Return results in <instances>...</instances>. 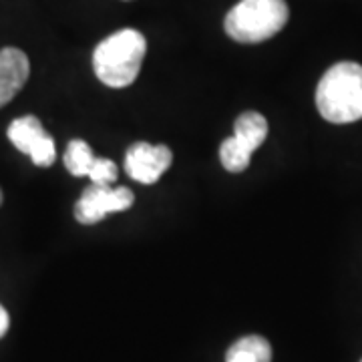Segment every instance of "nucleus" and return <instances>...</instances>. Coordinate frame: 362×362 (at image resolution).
I'll use <instances>...</instances> for the list:
<instances>
[{
	"label": "nucleus",
	"instance_id": "nucleus-1",
	"mask_svg": "<svg viewBox=\"0 0 362 362\" xmlns=\"http://www.w3.org/2000/svg\"><path fill=\"white\" fill-rule=\"evenodd\" d=\"M147 52V40L135 28L117 30L103 39L93 52V69L97 78L111 87L123 89L135 83Z\"/></svg>",
	"mask_w": 362,
	"mask_h": 362
},
{
	"label": "nucleus",
	"instance_id": "nucleus-2",
	"mask_svg": "<svg viewBox=\"0 0 362 362\" xmlns=\"http://www.w3.org/2000/svg\"><path fill=\"white\" fill-rule=\"evenodd\" d=\"M316 107L337 125L362 119V65L344 61L330 66L318 83Z\"/></svg>",
	"mask_w": 362,
	"mask_h": 362
},
{
	"label": "nucleus",
	"instance_id": "nucleus-3",
	"mask_svg": "<svg viewBox=\"0 0 362 362\" xmlns=\"http://www.w3.org/2000/svg\"><path fill=\"white\" fill-rule=\"evenodd\" d=\"M290 18L286 0H242L226 16V33L235 42L256 45L278 35Z\"/></svg>",
	"mask_w": 362,
	"mask_h": 362
},
{
	"label": "nucleus",
	"instance_id": "nucleus-4",
	"mask_svg": "<svg viewBox=\"0 0 362 362\" xmlns=\"http://www.w3.org/2000/svg\"><path fill=\"white\" fill-rule=\"evenodd\" d=\"M135 202V195L129 187H111L90 183L89 187L78 197L75 206V218L78 223L93 226L103 221L109 214L125 211Z\"/></svg>",
	"mask_w": 362,
	"mask_h": 362
},
{
	"label": "nucleus",
	"instance_id": "nucleus-5",
	"mask_svg": "<svg viewBox=\"0 0 362 362\" xmlns=\"http://www.w3.org/2000/svg\"><path fill=\"white\" fill-rule=\"evenodd\" d=\"M8 139L18 151L30 157L37 168H51L57 159L54 141L35 115L14 119L8 127Z\"/></svg>",
	"mask_w": 362,
	"mask_h": 362
},
{
	"label": "nucleus",
	"instance_id": "nucleus-6",
	"mask_svg": "<svg viewBox=\"0 0 362 362\" xmlns=\"http://www.w3.org/2000/svg\"><path fill=\"white\" fill-rule=\"evenodd\" d=\"M173 161L171 149L168 145H151V143H133L125 153V171L133 181L143 185H151L159 181Z\"/></svg>",
	"mask_w": 362,
	"mask_h": 362
},
{
	"label": "nucleus",
	"instance_id": "nucleus-7",
	"mask_svg": "<svg viewBox=\"0 0 362 362\" xmlns=\"http://www.w3.org/2000/svg\"><path fill=\"white\" fill-rule=\"evenodd\" d=\"M28 75L30 63L25 52L14 47L0 51V109L18 95L28 81Z\"/></svg>",
	"mask_w": 362,
	"mask_h": 362
},
{
	"label": "nucleus",
	"instance_id": "nucleus-8",
	"mask_svg": "<svg viewBox=\"0 0 362 362\" xmlns=\"http://www.w3.org/2000/svg\"><path fill=\"white\" fill-rule=\"evenodd\" d=\"M233 137L254 153L259 145L266 141V137H268V121H266V117L259 115L256 111L242 113L235 119Z\"/></svg>",
	"mask_w": 362,
	"mask_h": 362
},
{
	"label": "nucleus",
	"instance_id": "nucleus-9",
	"mask_svg": "<svg viewBox=\"0 0 362 362\" xmlns=\"http://www.w3.org/2000/svg\"><path fill=\"white\" fill-rule=\"evenodd\" d=\"M226 362H272L270 342L258 334L240 338L228 350Z\"/></svg>",
	"mask_w": 362,
	"mask_h": 362
},
{
	"label": "nucleus",
	"instance_id": "nucleus-10",
	"mask_svg": "<svg viewBox=\"0 0 362 362\" xmlns=\"http://www.w3.org/2000/svg\"><path fill=\"white\" fill-rule=\"evenodd\" d=\"M65 168L75 177H89V171L95 165V153L89 147V143L83 139H73L66 145L65 151Z\"/></svg>",
	"mask_w": 362,
	"mask_h": 362
},
{
	"label": "nucleus",
	"instance_id": "nucleus-11",
	"mask_svg": "<svg viewBox=\"0 0 362 362\" xmlns=\"http://www.w3.org/2000/svg\"><path fill=\"white\" fill-rule=\"evenodd\" d=\"M220 159L221 165L232 171V173H240L250 165V159H252V151L246 149L242 143L238 141L235 137H228L226 141L221 143L220 147Z\"/></svg>",
	"mask_w": 362,
	"mask_h": 362
},
{
	"label": "nucleus",
	"instance_id": "nucleus-12",
	"mask_svg": "<svg viewBox=\"0 0 362 362\" xmlns=\"http://www.w3.org/2000/svg\"><path fill=\"white\" fill-rule=\"evenodd\" d=\"M119 177V169H117L115 161L105 159V157H97L95 165L89 171V180L97 185H111L115 183Z\"/></svg>",
	"mask_w": 362,
	"mask_h": 362
},
{
	"label": "nucleus",
	"instance_id": "nucleus-13",
	"mask_svg": "<svg viewBox=\"0 0 362 362\" xmlns=\"http://www.w3.org/2000/svg\"><path fill=\"white\" fill-rule=\"evenodd\" d=\"M8 326H11V318H8V312L4 310V306L0 304V338L8 332Z\"/></svg>",
	"mask_w": 362,
	"mask_h": 362
},
{
	"label": "nucleus",
	"instance_id": "nucleus-14",
	"mask_svg": "<svg viewBox=\"0 0 362 362\" xmlns=\"http://www.w3.org/2000/svg\"><path fill=\"white\" fill-rule=\"evenodd\" d=\"M0 206H2V192H0Z\"/></svg>",
	"mask_w": 362,
	"mask_h": 362
},
{
	"label": "nucleus",
	"instance_id": "nucleus-15",
	"mask_svg": "<svg viewBox=\"0 0 362 362\" xmlns=\"http://www.w3.org/2000/svg\"><path fill=\"white\" fill-rule=\"evenodd\" d=\"M125 2H129V0H125Z\"/></svg>",
	"mask_w": 362,
	"mask_h": 362
},
{
	"label": "nucleus",
	"instance_id": "nucleus-16",
	"mask_svg": "<svg viewBox=\"0 0 362 362\" xmlns=\"http://www.w3.org/2000/svg\"><path fill=\"white\" fill-rule=\"evenodd\" d=\"M361 362H362V361H361Z\"/></svg>",
	"mask_w": 362,
	"mask_h": 362
}]
</instances>
